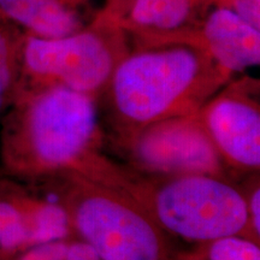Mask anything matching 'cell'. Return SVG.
<instances>
[{"label": "cell", "instance_id": "cell-1", "mask_svg": "<svg viewBox=\"0 0 260 260\" xmlns=\"http://www.w3.org/2000/svg\"><path fill=\"white\" fill-rule=\"evenodd\" d=\"M0 123V174L28 186L69 170L87 176L104 154L99 100L87 94L22 89Z\"/></svg>", "mask_w": 260, "mask_h": 260}, {"label": "cell", "instance_id": "cell-2", "mask_svg": "<svg viewBox=\"0 0 260 260\" xmlns=\"http://www.w3.org/2000/svg\"><path fill=\"white\" fill-rule=\"evenodd\" d=\"M233 77L187 42L132 46L102 95L111 129L106 141H119L152 123L195 115Z\"/></svg>", "mask_w": 260, "mask_h": 260}, {"label": "cell", "instance_id": "cell-3", "mask_svg": "<svg viewBox=\"0 0 260 260\" xmlns=\"http://www.w3.org/2000/svg\"><path fill=\"white\" fill-rule=\"evenodd\" d=\"M103 184L132 197L170 239L191 245L247 237V209L237 182L204 174L149 176L113 161Z\"/></svg>", "mask_w": 260, "mask_h": 260}, {"label": "cell", "instance_id": "cell-4", "mask_svg": "<svg viewBox=\"0 0 260 260\" xmlns=\"http://www.w3.org/2000/svg\"><path fill=\"white\" fill-rule=\"evenodd\" d=\"M60 205L71 235L92 247L102 260H174L171 239L128 194L69 170L45 181Z\"/></svg>", "mask_w": 260, "mask_h": 260}, {"label": "cell", "instance_id": "cell-5", "mask_svg": "<svg viewBox=\"0 0 260 260\" xmlns=\"http://www.w3.org/2000/svg\"><path fill=\"white\" fill-rule=\"evenodd\" d=\"M132 48L122 29L95 16L73 34L46 39L24 35L21 89L63 87L100 98Z\"/></svg>", "mask_w": 260, "mask_h": 260}, {"label": "cell", "instance_id": "cell-6", "mask_svg": "<svg viewBox=\"0 0 260 260\" xmlns=\"http://www.w3.org/2000/svg\"><path fill=\"white\" fill-rule=\"evenodd\" d=\"M124 164L149 176L204 174L236 182L201 125L198 115L174 117L110 142Z\"/></svg>", "mask_w": 260, "mask_h": 260}, {"label": "cell", "instance_id": "cell-7", "mask_svg": "<svg viewBox=\"0 0 260 260\" xmlns=\"http://www.w3.org/2000/svg\"><path fill=\"white\" fill-rule=\"evenodd\" d=\"M226 168L236 178L260 170V84L233 77L197 113Z\"/></svg>", "mask_w": 260, "mask_h": 260}, {"label": "cell", "instance_id": "cell-8", "mask_svg": "<svg viewBox=\"0 0 260 260\" xmlns=\"http://www.w3.org/2000/svg\"><path fill=\"white\" fill-rule=\"evenodd\" d=\"M213 0H103L98 17L128 35L132 46L187 42Z\"/></svg>", "mask_w": 260, "mask_h": 260}, {"label": "cell", "instance_id": "cell-9", "mask_svg": "<svg viewBox=\"0 0 260 260\" xmlns=\"http://www.w3.org/2000/svg\"><path fill=\"white\" fill-rule=\"evenodd\" d=\"M187 44L204 50L234 77L260 63V29L218 6L210 8Z\"/></svg>", "mask_w": 260, "mask_h": 260}, {"label": "cell", "instance_id": "cell-10", "mask_svg": "<svg viewBox=\"0 0 260 260\" xmlns=\"http://www.w3.org/2000/svg\"><path fill=\"white\" fill-rule=\"evenodd\" d=\"M93 0H0V15L24 34L54 39L89 24Z\"/></svg>", "mask_w": 260, "mask_h": 260}, {"label": "cell", "instance_id": "cell-11", "mask_svg": "<svg viewBox=\"0 0 260 260\" xmlns=\"http://www.w3.org/2000/svg\"><path fill=\"white\" fill-rule=\"evenodd\" d=\"M24 35L0 15V119L12 106L21 89Z\"/></svg>", "mask_w": 260, "mask_h": 260}, {"label": "cell", "instance_id": "cell-12", "mask_svg": "<svg viewBox=\"0 0 260 260\" xmlns=\"http://www.w3.org/2000/svg\"><path fill=\"white\" fill-rule=\"evenodd\" d=\"M175 260H260V245L241 235L219 237L175 252Z\"/></svg>", "mask_w": 260, "mask_h": 260}, {"label": "cell", "instance_id": "cell-13", "mask_svg": "<svg viewBox=\"0 0 260 260\" xmlns=\"http://www.w3.org/2000/svg\"><path fill=\"white\" fill-rule=\"evenodd\" d=\"M5 260H102L98 253L75 236L40 243Z\"/></svg>", "mask_w": 260, "mask_h": 260}, {"label": "cell", "instance_id": "cell-14", "mask_svg": "<svg viewBox=\"0 0 260 260\" xmlns=\"http://www.w3.org/2000/svg\"><path fill=\"white\" fill-rule=\"evenodd\" d=\"M239 184L247 209V239L260 245V176L259 171L245 176Z\"/></svg>", "mask_w": 260, "mask_h": 260}, {"label": "cell", "instance_id": "cell-15", "mask_svg": "<svg viewBox=\"0 0 260 260\" xmlns=\"http://www.w3.org/2000/svg\"><path fill=\"white\" fill-rule=\"evenodd\" d=\"M213 6L229 10L260 29V0H213Z\"/></svg>", "mask_w": 260, "mask_h": 260}, {"label": "cell", "instance_id": "cell-16", "mask_svg": "<svg viewBox=\"0 0 260 260\" xmlns=\"http://www.w3.org/2000/svg\"><path fill=\"white\" fill-rule=\"evenodd\" d=\"M174 260H175V259H174Z\"/></svg>", "mask_w": 260, "mask_h": 260}]
</instances>
